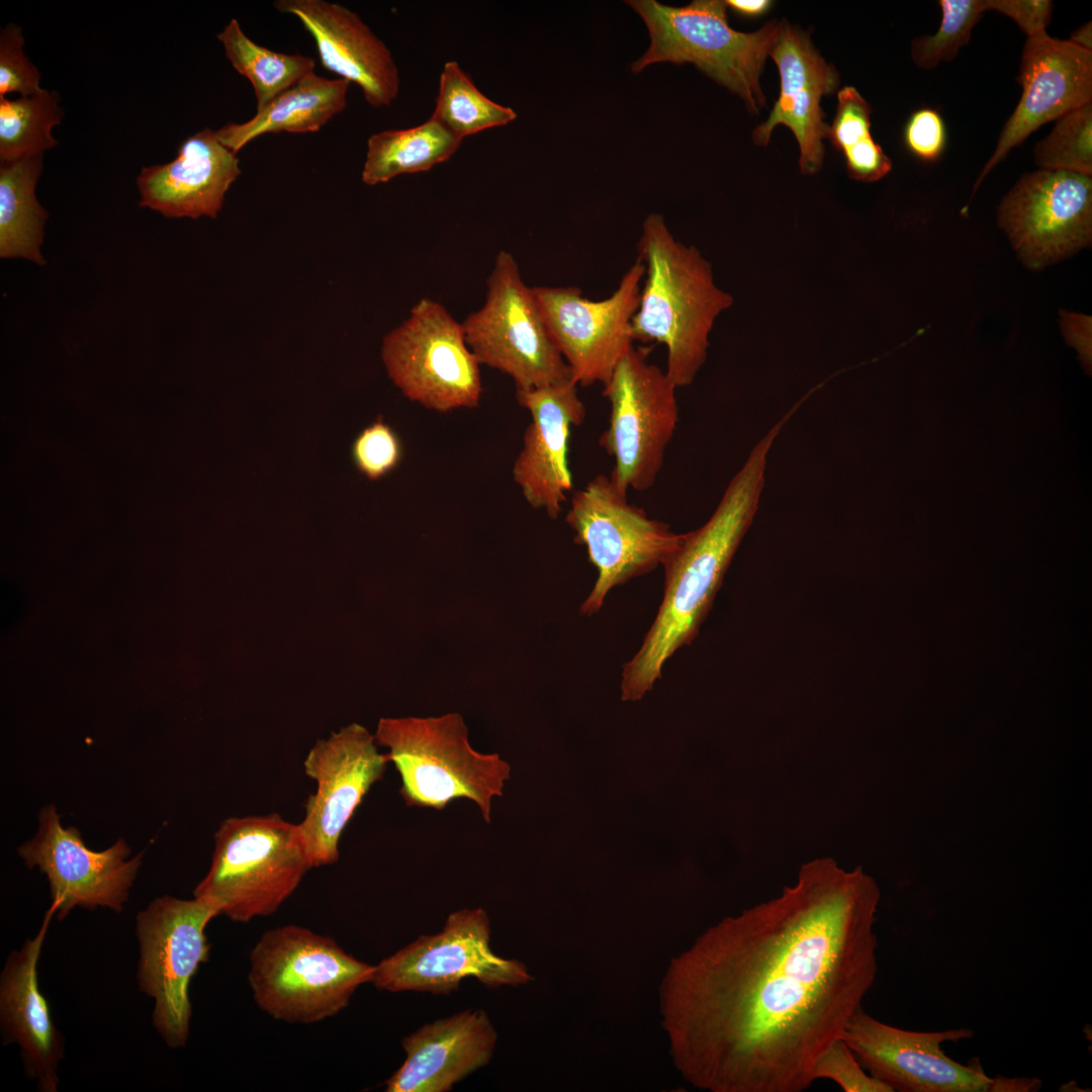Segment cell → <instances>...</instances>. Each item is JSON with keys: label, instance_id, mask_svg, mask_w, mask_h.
Segmentation results:
<instances>
[{"label": "cell", "instance_id": "24", "mask_svg": "<svg viewBox=\"0 0 1092 1092\" xmlns=\"http://www.w3.org/2000/svg\"><path fill=\"white\" fill-rule=\"evenodd\" d=\"M497 1033L482 1009L427 1023L405 1036L406 1058L385 1081L387 1092H447L492 1058Z\"/></svg>", "mask_w": 1092, "mask_h": 1092}, {"label": "cell", "instance_id": "3", "mask_svg": "<svg viewBox=\"0 0 1092 1092\" xmlns=\"http://www.w3.org/2000/svg\"><path fill=\"white\" fill-rule=\"evenodd\" d=\"M637 252L645 272L633 339L664 345L668 379L676 388L689 386L706 361L715 320L732 305V296L715 284L711 264L677 241L659 213L646 216Z\"/></svg>", "mask_w": 1092, "mask_h": 1092}, {"label": "cell", "instance_id": "38", "mask_svg": "<svg viewBox=\"0 0 1092 1092\" xmlns=\"http://www.w3.org/2000/svg\"><path fill=\"white\" fill-rule=\"evenodd\" d=\"M904 141L908 150L925 162L937 161L945 148L946 131L941 115L934 109L921 108L909 117Z\"/></svg>", "mask_w": 1092, "mask_h": 1092}, {"label": "cell", "instance_id": "39", "mask_svg": "<svg viewBox=\"0 0 1092 1092\" xmlns=\"http://www.w3.org/2000/svg\"><path fill=\"white\" fill-rule=\"evenodd\" d=\"M986 9L1011 18L1027 37L1046 32L1054 3L1050 0H985Z\"/></svg>", "mask_w": 1092, "mask_h": 1092}, {"label": "cell", "instance_id": "12", "mask_svg": "<svg viewBox=\"0 0 1092 1092\" xmlns=\"http://www.w3.org/2000/svg\"><path fill=\"white\" fill-rule=\"evenodd\" d=\"M381 357L393 384L426 408L447 413L480 401V364L466 343L462 323L438 301L420 299L407 318L383 338Z\"/></svg>", "mask_w": 1092, "mask_h": 1092}, {"label": "cell", "instance_id": "32", "mask_svg": "<svg viewBox=\"0 0 1092 1092\" xmlns=\"http://www.w3.org/2000/svg\"><path fill=\"white\" fill-rule=\"evenodd\" d=\"M1040 170L1092 175V102L1062 115L1033 150Z\"/></svg>", "mask_w": 1092, "mask_h": 1092}, {"label": "cell", "instance_id": "27", "mask_svg": "<svg viewBox=\"0 0 1092 1092\" xmlns=\"http://www.w3.org/2000/svg\"><path fill=\"white\" fill-rule=\"evenodd\" d=\"M43 155L0 164V257L46 265L40 247L49 216L35 196Z\"/></svg>", "mask_w": 1092, "mask_h": 1092}, {"label": "cell", "instance_id": "35", "mask_svg": "<svg viewBox=\"0 0 1092 1092\" xmlns=\"http://www.w3.org/2000/svg\"><path fill=\"white\" fill-rule=\"evenodd\" d=\"M812 1078L813 1081L831 1080L844 1092H893L885 1083L866 1072L841 1038L832 1042L816 1060Z\"/></svg>", "mask_w": 1092, "mask_h": 1092}, {"label": "cell", "instance_id": "19", "mask_svg": "<svg viewBox=\"0 0 1092 1092\" xmlns=\"http://www.w3.org/2000/svg\"><path fill=\"white\" fill-rule=\"evenodd\" d=\"M1021 96L984 165L974 193L1010 151L1046 122L1092 102V52L1046 32L1026 38L1019 67Z\"/></svg>", "mask_w": 1092, "mask_h": 1092}, {"label": "cell", "instance_id": "6", "mask_svg": "<svg viewBox=\"0 0 1092 1092\" xmlns=\"http://www.w3.org/2000/svg\"><path fill=\"white\" fill-rule=\"evenodd\" d=\"M626 3L644 21L650 36L647 51L631 65L633 73L662 62L691 63L738 95L750 112L757 113L764 105L759 78L779 21L744 33L729 25L725 1L694 0L680 7L655 0Z\"/></svg>", "mask_w": 1092, "mask_h": 1092}, {"label": "cell", "instance_id": "42", "mask_svg": "<svg viewBox=\"0 0 1092 1092\" xmlns=\"http://www.w3.org/2000/svg\"><path fill=\"white\" fill-rule=\"evenodd\" d=\"M1069 40L1079 48L1092 52V23L1091 21L1077 28Z\"/></svg>", "mask_w": 1092, "mask_h": 1092}, {"label": "cell", "instance_id": "17", "mask_svg": "<svg viewBox=\"0 0 1092 1092\" xmlns=\"http://www.w3.org/2000/svg\"><path fill=\"white\" fill-rule=\"evenodd\" d=\"M129 853L122 838L102 851L88 848L76 827L62 825L54 805L40 811L36 835L19 848L26 866L47 876L59 919L76 906L121 911L143 857Z\"/></svg>", "mask_w": 1092, "mask_h": 1092}, {"label": "cell", "instance_id": "11", "mask_svg": "<svg viewBox=\"0 0 1092 1092\" xmlns=\"http://www.w3.org/2000/svg\"><path fill=\"white\" fill-rule=\"evenodd\" d=\"M486 286L483 305L462 322L466 343L479 364L509 375L516 389L572 380L532 287L524 282L510 252L497 253Z\"/></svg>", "mask_w": 1092, "mask_h": 1092}, {"label": "cell", "instance_id": "20", "mask_svg": "<svg viewBox=\"0 0 1092 1092\" xmlns=\"http://www.w3.org/2000/svg\"><path fill=\"white\" fill-rule=\"evenodd\" d=\"M516 398L529 411L531 422L514 462L513 478L533 509L543 510L550 519H556L573 486L568 445L571 429L585 419L584 403L572 380L516 389Z\"/></svg>", "mask_w": 1092, "mask_h": 1092}, {"label": "cell", "instance_id": "9", "mask_svg": "<svg viewBox=\"0 0 1092 1092\" xmlns=\"http://www.w3.org/2000/svg\"><path fill=\"white\" fill-rule=\"evenodd\" d=\"M974 1031L960 1027L938 1031L899 1028L857 1010L841 1039L871 1076L897 1092H1030L1038 1079L989 1077L979 1058L965 1065L942 1050L949 1041L971 1039Z\"/></svg>", "mask_w": 1092, "mask_h": 1092}, {"label": "cell", "instance_id": "40", "mask_svg": "<svg viewBox=\"0 0 1092 1092\" xmlns=\"http://www.w3.org/2000/svg\"><path fill=\"white\" fill-rule=\"evenodd\" d=\"M848 173L855 180L874 182L887 175L892 162L873 140L863 141L843 153Z\"/></svg>", "mask_w": 1092, "mask_h": 1092}, {"label": "cell", "instance_id": "21", "mask_svg": "<svg viewBox=\"0 0 1092 1092\" xmlns=\"http://www.w3.org/2000/svg\"><path fill=\"white\" fill-rule=\"evenodd\" d=\"M768 56L778 66L781 92L767 120L754 129L753 142L765 146L777 125L789 127L800 147L801 171L814 174L822 165V140L827 138L829 128L823 120L820 102L837 88L838 75L810 38L787 21L779 22Z\"/></svg>", "mask_w": 1092, "mask_h": 1092}, {"label": "cell", "instance_id": "4", "mask_svg": "<svg viewBox=\"0 0 1092 1092\" xmlns=\"http://www.w3.org/2000/svg\"><path fill=\"white\" fill-rule=\"evenodd\" d=\"M374 736L378 746L388 750L407 806L441 811L464 798L490 822L491 803L503 796L511 765L497 753H481L470 745L460 714L381 718Z\"/></svg>", "mask_w": 1092, "mask_h": 1092}, {"label": "cell", "instance_id": "30", "mask_svg": "<svg viewBox=\"0 0 1092 1092\" xmlns=\"http://www.w3.org/2000/svg\"><path fill=\"white\" fill-rule=\"evenodd\" d=\"M63 118L60 97L42 89L16 99L0 97V162L43 155L58 142L53 128Z\"/></svg>", "mask_w": 1092, "mask_h": 1092}, {"label": "cell", "instance_id": "28", "mask_svg": "<svg viewBox=\"0 0 1092 1092\" xmlns=\"http://www.w3.org/2000/svg\"><path fill=\"white\" fill-rule=\"evenodd\" d=\"M462 141L433 116L415 127L374 133L367 142L362 181L372 186L429 171L449 160Z\"/></svg>", "mask_w": 1092, "mask_h": 1092}, {"label": "cell", "instance_id": "29", "mask_svg": "<svg viewBox=\"0 0 1092 1092\" xmlns=\"http://www.w3.org/2000/svg\"><path fill=\"white\" fill-rule=\"evenodd\" d=\"M225 56L241 75L250 80L257 110L314 72L313 59L300 54L271 51L254 42L233 18L217 34Z\"/></svg>", "mask_w": 1092, "mask_h": 1092}, {"label": "cell", "instance_id": "25", "mask_svg": "<svg viewBox=\"0 0 1092 1092\" xmlns=\"http://www.w3.org/2000/svg\"><path fill=\"white\" fill-rule=\"evenodd\" d=\"M46 913L36 935L8 957L0 979V1018L5 1043L20 1048L25 1073L43 1092H56L57 1068L63 1057V1039L51 1016L37 982V962L50 921Z\"/></svg>", "mask_w": 1092, "mask_h": 1092}, {"label": "cell", "instance_id": "18", "mask_svg": "<svg viewBox=\"0 0 1092 1092\" xmlns=\"http://www.w3.org/2000/svg\"><path fill=\"white\" fill-rule=\"evenodd\" d=\"M998 221L1031 267L1070 255L1091 241V176L1049 170L1025 174L1002 200Z\"/></svg>", "mask_w": 1092, "mask_h": 1092}, {"label": "cell", "instance_id": "14", "mask_svg": "<svg viewBox=\"0 0 1092 1092\" xmlns=\"http://www.w3.org/2000/svg\"><path fill=\"white\" fill-rule=\"evenodd\" d=\"M490 923L482 908L451 913L442 931L424 934L375 966L372 984L379 990L446 995L465 978L489 988L519 986L532 980L518 960L496 956L489 946Z\"/></svg>", "mask_w": 1092, "mask_h": 1092}, {"label": "cell", "instance_id": "5", "mask_svg": "<svg viewBox=\"0 0 1092 1092\" xmlns=\"http://www.w3.org/2000/svg\"><path fill=\"white\" fill-rule=\"evenodd\" d=\"M375 966L347 953L332 937L298 925L262 934L250 953L248 981L258 1007L276 1020L315 1023L372 983Z\"/></svg>", "mask_w": 1092, "mask_h": 1092}, {"label": "cell", "instance_id": "31", "mask_svg": "<svg viewBox=\"0 0 1092 1092\" xmlns=\"http://www.w3.org/2000/svg\"><path fill=\"white\" fill-rule=\"evenodd\" d=\"M461 139L484 129L503 126L517 114L487 98L455 61L447 62L440 75L439 91L432 114Z\"/></svg>", "mask_w": 1092, "mask_h": 1092}, {"label": "cell", "instance_id": "23", "mask_svg": "<svg viewBox=\"0 0 1092 1092\" xmlns=\"http://www.w3.org/2000/svg\"><path fill=\"white\" fill-rule=\"evenodd\" d=\"M241 172L237 154L205 127L182 142L173 161L142 168L140 206L166 217L215 218Z\"/></svg>", "mask_w": 1092, "mask_h": 1092}, {"label": "cell", "instance_id": "34", "mask_svg": "<svg viewBox=\"0 0 1092 1092\" xmlns=\"http://www.w3.org/2000/svg\"><path fill=\"white\" fill-rule=\"evenodd\" d=\"M357 470L368 479L377 480L390 473L401 460V443L394 430L377 419L362 430L351 448Z\"/></svg>", "mask_w": 1092, "mask_h": 1092}, {"label": "cell", "instance_id": "26", "mask_svg": "<svg viewBox=\"0 0 1092 1092\" xmlns=\"http://www.w3.org/2000/svg\"><path fill=\"white\" fill-rule=\"evenodd\" d=\"M350 82L329 79L314 72L303 77L243 123H228L215 135L237 154L254 139L265 133L317 131L347 104Z\"/></svg>", "mask_w": 1092, "mask_h": 1092}, {"label": "cell", "instance_id": "37", "mask_svg": "<svg viewBox=\"0 0 1092 1092\" xmlns=\"http://www.w3.org/2000/svg\"><path fill=\"white\" fill-rule=\"evenodd\" d=\"M838 104L827 138L842 153L867 141L871 135V107L851 86L838 91Z\"/></svg>", "mask_w": 1092, "mask_h": 1092}, {"label": "cell", "instance_id": "33", "mask_svg": "<svg viewBox=\"0 0 1092 1092\" xmlns=\"http://www.w3.org/2000/svg\"><path fill=\"white\" fill-rule=\"evenodd\" d=\"M938 4L942 14L938 29L911 43V58L923 70L951 62L969 43L973 28L987 11L985 0H939Z\"/></svg>", "mask_w": 1092, "mask_h": 1092}, {"label": "cell", "instance_id": "8", "mask_svg": "<svg viewBox=\"0 0 1092 1092\" xmlns=\"http://www.w3.org/2000/svg\"><path fill=\"white\" fill-rule=\"evenodd\" d=\"M565 521L598 571L580 606L584 616L597 614L613 587L662 566L685 537L630 504L627 493L605 474L574 491Z\"/></svg>", "mask_w": 1092, "mask_h": 1092}, {"label": "cell", "instance_id": "36", "mask_svg": "<svg viewBox=\"0 0 1092 1092\" xmlns=\"http://www.w3.org/2000/svg\"><path fill=\"white\" fill-rule=\"evenodd\" d=\"M22 29L8 23L0 33V97L8 93L30 96L43 88L40 74L23 52Z\"/></svg>", "mask_w": 1092, "mask_h": 1092}, {"label": "cell", "instance_id": "2", "mask_svg": "<svg viewBox=\"0 0 1092 1092\" xmlns=\"http://www.w3.org/2000/svg\"><path fill=\"white\" fill-rule=\"evenodd\" d=\"M777 437L769 430L758 441L709 520L685 533L662 565V600L638 651L623 664L622 700H641L661 677L665 662L697 637L757 512L767 455Z\"/></svg>", "mask_w": 1092, "mask_h": 1092}, {"label": "cell", "instance_id": "15", "mask_svg": "<svg viewBox=\"0 0 1092 1092\" xmlns=\"http://www.w3.org/2000/svg\"><path fill=\"white\" fill-rule=\"evenodd\" d=\"M644 272L637 259L616 290L601 300L586 298L577 286L532 287L548 334L577 386L604 385L634 346L632 320Z\"/></svg>", "mask_w": 1092, "mask_h": 1092}, {"label": "cell", "instance_id": "22", "mask_svg": "<svg viewBox=\"0 0 1092 1092\" xmlns=\"http://www.w3.org/2000/svg\"><path fill=\"white\" fill-rule=\"evenodd\" d=\"M273 6L298 18L313 37L323 67L358 85L369 105L394 101L399 91L395 62L357 13L325 0H277Z\"/></svg>", "mask_w": 1092, "mask_h": 1092}, {"label": "cell", "instance_id": "16", "mask_svg": "<svg viewBox=\"0 0 1092 1092\" xmlns=\"http://www.w3.org/2000/svg\"><path fill=\"white\" fill-rule=\"evenodd\" d=\"M377 746L373 734L352 723L317 740L304 758V774L316 789L297 827L312 868L339 860L343 831L389 763Z\"/></svg>", "mask_w": 1092, "mask_h": 1092}, {"label": "cell", "instance_id": "10", "mask_svg": "<svg viewBox=\"0 0 1092 1092\" xmlns=\"http://www.w3.org/2000/svg\"><path fill=\"white\" fill-rule=\"evenodd\" d=\"M651 350L633 346L603 385L611 408L599 443L615 461L611 480L625 493L655 484L678 423L676 387L649 361Z\"/></svg>", "mask_w": 1092, "mask_h": 1092}, {"label": "cell", "instance_id": "41", "mask_svg": "<svg viewBox=\"0 0 1092 1092\" xmlns=\"http://www.w3.org/2000/svg\"><path fill=\"white\" fill-rule=\"evenodd\" d=\"M727 7L743 16H759L764 14L771 6L768 0H728Z\"/></svg>", "mask_w": 1092, "mask_h": 1092}, {"label": "cell", "instance_id": "7", "mask_svg": "<svg viewBox=\"0 0 1092 1092\" xmlns=\"http://www.w3.org/2000/svg\"><path fill=\"white\" fill-rule=\"evenodd\" d=\"M311 868L297 824L277 813L231 817L214 834L210 868L193 895L245 923L276 912Z\"/></svg>", "mask_w": 1092, "mask_h": 1092}, {"label": "cell", "instance_id": "13", "mask_svg": "<svg viewBox=\"0 0 1092 1092\" xmlns=\"http://www.w3.org/2000/svg\"><path fill=\"white\" fill-rule=\"evenodd\" d=\"M220 915L211 900L160 897L136 916L139 985L155 999L153 1022L168 1046L183 1048L191 1018L189 985L208 960L205 929Z\"/></svg>", "mask_w": 1092, "mask_h": 1092}, {"label": "cell", "instance_id": "1", "mask_svg": "<svg viewBox=\"0 0 1092 1092\" xmlns=\"http://www.w3.org/2000/svg\"><path fill=\"white\" fill-rule=\"evenodd\" d=\"M880 897L861 868L817 858L674 959L661 1009L685 1078L713 1092L809 1088L875 984Z\"/></svg>", "mask_w": 1092, "mask_h": 1092}]
</instances>
